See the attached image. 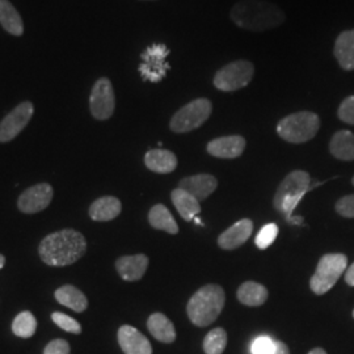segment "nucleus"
<instances>
[{
  "label": "nucleus",
  "instance_id": "1",
  "mask_svg": "<svg viewBox=\"0 0 354 354\" xmlns=\"http://www.w3.org/2000/svg\"><path fill=\"white\" fill-rule=\"evenodd\" d=\"M230 17L239 28L251 32L274 29L286 20L279 6L266 0H241L232 7Z\"/></svg>",
  "mask_w": 354,
  "mask_h": 354
},
{
  "label": "nucleus",
  "instance_id": "2",
  "mask_svg": "<svg viewBox=\"0 0 354 354\" xmlns=\"http://www.w3.org/2000/svg\"><path fill=\"white\" fill-rule=\"evenodd\" d=\"M87 250L84 236L75 230L53 232L41 241L38 252L45 264L50 266H71Z\"/></svg>",
  "mask_w": 354,
  "mask_h": 354
},
{
  "label": "nucleus",
  "instance_id": "3",
  "mask_svg": "<svg viewBox=\"0 0 354 354\" xmlns=\"http://www.w3.org/2000/svg\"><path fill=\"white\" fill-rule=\"evenodd\" d=\"M225 301V290L219 285H205L193 294L187 306L190 322L197 327L210 326L221 315Z\"/></svg>",
  "mask_w": 354,
  "mask_h": 354
},
{
  "label": "nucleus",
  "instance_id": "4",
  "mask_svg": "<svg viewBox=\"0 0 354 354\" xmlns=\"http://www.w3.org/2000/svg\"><path fill=\"white\" fill-rule=\"evenodd\" d=\"M311 177L306 171H292L282 180L274 194L273 205L279 213L285 214L291 225H304L302 216H292L304 194L310 190Z\"/></svg>",
  "mask_w": 354,
  "mask_h": 354
},
{
  "label": "nucleus",
  "instance_id": "5",
  "mask_svg": "<svg viewBox=\"0 0 354 354\" xmlns=\"http://www.w3.org/2000/svg\"><path fill=\"white\" fill-rule=\"evenodd\" d=\"M320 129V118L313 112H298L282 118L277 125L279 137L289 143L313 140Z\"/></svg>",
  "mask_w": 354,
  "mask_h": 354
},
{
  "label": "nucleus",
  "instance_id": "6",
  "mask_svg": "<svg viewBox=\"0 0 354 354\" xmlns=\"http://www.w3.org/2000/svg\"><path fill=\"white\" fill-rule=\"evenodd\" d=\"M348 266V257L342 253H328L324 254L311 277L310 286L317 295H323L330 290L339 279L344 274Z\"/></svg>",
  "mask_w": 354,
  "mask_h": 354
},
{
  "label": "nucleus",
  "instance_id": "7",
  "mask_svg": "<svg viewBox=\"0 0 354 354\" xmlns=\"http://www.w3.org/2000/svg\"><path fill=\"white\" fill-rule=\"evenodd\" d=\"M213 111L212 102L207 99H196L184 105L180 111L174 114L169 127L174 133H189L203 125Z\"/></svg>",
  "mask_w": 354,
  "mask_h": 354
},
{
  "label": "nucleus",
  "instance_id": "8",
  "mask_svg": "<svg viewBox=\"0 0 354 354\" xmlns=\"http://www.w3.org/2000/svg\"><path fill=\"white\" fill-rule=\"evenodd\" d=\"M254 76L252 62L241 59L226 64L216 71L214 76V87L222 92H235L247 87Z\"/></svg>",
  "mask_w": 354,
  "mask_h": 354
},
{
  "label": "nucleus",
  "instance_id": "9",
  "mask_svg": "<svg viewBox=\"0 0 354 354\" xmlns=\"http://www.w3.org/2000/svg\"><path fill=\"white\" fill-rule=\"evenodd\" d=\"M169 49L165 44H153L142 53V64L138 70L143 80L150 83H159L165 79L171 66L165 61L169 55Z\"/></svg>",
  "mask_w": 354,
  "mask_h": 354
},
{
  "label": "nucleus",
  "instance_id": "10",
  "mask_svg": "<svg viewBox=\"0 0 354 354\" xmlns=\"http://www.w3.org/2000/svg\"><path fill=\"white\" fill-rule=\"evenodd\" d=\"M115 108L114 89L108 77L99 79L91 92L89 109L96 120H108L112 117Z\"/></svg>",
  "mask_w": 354,
  "mask_h": 354
},
{
  "label": "nucleus",
  "instance_id": "11",
  "mask_svg": "<svg viewBox=\"0 0 354 354\" xmlns=\"http://www.w3.org/2000/svg\"><path fill=\"white\" fill-rule=\"evenodd\" d=\"M33 112V104L26 102H21L11 113L7 114L4 120L0 122V142L4 143L16 138L29 124Z\"/></svg>",
  "mask_w": 354,
  "mask_h": 354
},
{
  "label": "nucleus",
  "instance_id": "12",
  "mask_svg": "<svg viewBox=\"0 0 354 354\" xmlns=\"http://www.w3.org/2000/svg\"><path fill=\"white\" fill-rule=\"evenodd\" d=\"M53 188L50 184L42 183L35 187H30L19 197L17 206L20 212L26 214H36L38 212H42L50 205L53 200Z\"/></svg>",
  "mask_w": 354,
  "mask_h": 354
},
{
  "label": "nucleus",
  "instance_id": "13",
  "mask_svg": "<svg viewBox=\"0 0 354 354\" xmlns=\"http://www.w3.org/2000/svg\"><path fill=\"white\" fill-rule=\"evenodd\" d=\"M245 150V140L241 136L219 137L207 143V152L219 159L239 158Z\"/></svg>",
  "mask_w": 354,
  "mask_h": 354
},
{
  "label": "nucleus",
  "instance_id": "14",
  "mask_svg": "<svg viewBox=\"0 0 354 354\" xmlns=\"http://www.w3.org/2000/svg\"><path fill=\"white\" fill-rule=\"evenodd\" d=\"M118 344L125 354H152L150 342L131 326L118 329Z\"/></svg>",
  "mask_w": 354,
  "mask_h": 354
},
{
  "label": "nucleus",
  "instance_id": "15",
  "mask_svg": "<svg viewBox=\"0 0 354 354\" xmlns=\"http://www.w3.org/2000/svg\"><path fill=\"white\" fill-rule=\"evenodd\" d=\"M252 232V221L251 219H241L219 235L218 245L223 250H235L248 241L251 238Z\"/></svg>",
  "mask_w": 354,
  "mask_h": 354
},
{
  "label": "nucleus",
  "instance_id": "16",
  "mask_svg": "<svg viewBox=\"0 0 354 354\" xmlns=\"http://www.w3.org/2000/svg\"><path fill=\"white\" fill-rule=\"evenodd\" d=\"M216 187H218V180L213 175H207V174L184 177L178 184V188L187 190L198 201L206 200L210 194H213Z\"/></svg>",
  "mask_w": 354,
  "mask_h": 354
},
{
  "label": "nucleus",
  "instance_id": "17",
  "mask_svg": "<svg viewBox=\"0 0 354 354\" xmlns=\"http://www.w3.org/2000/svg\"><path fill=\"white\" fill-rule=\"evenodd\" d=\"M149 266V257L145 254L122 256L115 261V269L121 279L125 281H138L143 277Z\"/></svg>",
  "mask_w": 354,
  "mask_h": 354
},
{
  "label": "nucleus",
  "instance_id": "18",
  "mask_svg": "<svg viewBox=\"0 0 354 354\" xmlns=\"http://www.w3.org/2000/svg\"><path fill=\"white\" fill-rule=\"evenodd\" d=\"M333 54L342 70L353 71L354 29L353 30H344L339 35V37L336 38V42H335Z\"/></svg>",
  "mask_w": 354,
  "mask_h": 354
},
{
  "label": "nucleus",
  "instance_id": "19",
  "mask_svg": "<svg viewBox=\"0 0 354 354\" xmlns=\"http://www.w3.org/2000/svg\"><path fill=\"white\" fill-rule=\"evenodd\" d=\"M145 165L152 172L171 174L176 169V155L163 149H153L145 155Z\"/></svg>",
  "mask_w": 354,
  "mask_h": 354
},
{
  "label": "nucleus",
  "instance_id": "20",
  "mask_svg": "<svg viewBox=\"0 0 354 354\" xmlns=\"http://www.w3.org/2000/svg\"><path fill=\"white\" fill-rule=\"evenodd\" d=\"M122 210L121 201L112 196L102 197L89 206V216L96 222H108L117 218Z\"/></svg>",
  "mask_w": 354,
  "mask_h": 354
},
{
  "label": "nucleus",
  "instance_id": "21",
  "mask_svg": "<svg viewBox=\"0 0 354 354\" xmlns=\"http://www.w3.org/2000/svg\"><path fill=\"white\" fill-rule=\"evenodd\" d=\"M171 198H172V203L175 205L178 214L181 215V218L187 222L193 221L197 215L201 213L200 201L196 197H193L187 190L181 189V188L172 190Z\"/></svg>",
  "mask_w": 354,
  "mask_h": 354
},
{
  "label": "nucleus",
  "instance_id": "22",
  "mask_svg": "<svg viewBox=\"0 0 354 354\" xmlns=\"http://www.w3.org/2000/svg\"><path fill=\"white\" fill-rule=\"evenodd\" d=\"M330 153L344 162L354 160V134L349 130L337 131L329 143Z\"/></svg>",
  "mask_w": 354,
  "mask_h": 354
},
{
  "label": "nucleus",
  "instance_id": "23",
  "mask_svg": "<svg viewBox=\"0 0 354 354\" xmlns=\"http://www.w3.org/2000/svg\"><path fill=\"white\" fill-rule=\"evenodd\" d=\"M147 328L159 342L171 344L176 340V329L174 323L165 314L155 313L147 320Z\"/></svg>",
  "mask_w": 354,
  "mask_h": 354
},
{
  "label": "nucleus",
  "instance_id": "24",
  "mask_svg": "<svg viewBox=\"0 0 354 354\" xmlns=\"http://www.w3.org/2000/svg\"><path fill=\"white\" fill-rule=\"evenodd\" d=\"M55 299L75 313H83L88 307L86 295L73 285H64L55 291Z\"/></svg>",
  "mask_w": 354,
  "mask_h": 354
},
{
  "label": "nucleus",
  "instance_id": "25",
  "mask_svg": "<svg viewBox=\"0 0 354 354\" xmlns=\"http://www.w3.org/2000/svg\"><path fill=\"white\" fill-rule=\"evenodd\" d=\"M239 302L250 307H259L266 304L268 299V290L266 286L253 281L241 283L238 289Z\"/></svg>",
  "mask_w": 354,
  "mask_h": 354
},
{
  "label": "nucleus",
  "instance_id": "26",
  "mask_svg": "<svg viewBox=\"0 0 354 354\" xmlns=\"http://www.w3.org/2000/svg\"><path fill=\"white\" fill-rule=\"evenodd\" d=\"M0 24L13 36H21L24 32L21 16L8 0H0Z\"/></svg>",
  "mask_w": 354,
  "mask_h": 354
},
{
  "label": "nucleus",
  "instance_id": "27",
  "mask_svg": "<svg viewBox=\"0 0 354 354\" xmlns=\"http://www.w3.org/2000/svg\"><path fill=\"white\" fill-rule=\"evenodd\" d=\"M149 222H150L152 227L156 228V230H162V231H165L168 234L176 235L178 232V226H177L174 215L171 214V212L162 203L155 205L150 210Z\"/></svg>",
  "mask_w": 354,
  "mask_h": 354
},
{
  "label": "nucleus",
  "instance_id": "28",
  "mask_svg": "<svg viewBox=\"0 0 354 354\" xmlns=\"http://www.w3.org/2000/svg\"><path fill=\"white\" fill-rule=\"evenodd\" d=\"M36 328H37V320L29 311L20 313L13 320V333L19 337H23V339L32 337L36 332Z\"/></svg>",
  "mask_w": 354,
  "mask_h": 354
},
{
  "label": "nucleus",
  "instance_id": "29",
  "mask_svg": "<svg viewBox=\"0 0 354 354\" xmlns=\"http://www.w3.org/2000/svg\"><path fill=\"white\" fill-rule=\"evenodd\" d=\"M227 345V333L223 328L210 330L203 340V351L206 354H222Z\"/></svg>",
  "mask_w": 354,
  "mask_h": 354
},
{
  "label": "nucleus",
  "instance_id": "30",
  "mask_svg": "<svg viewBox=\"0 0 354 354\" xmlns=\"http://www.w3.org/2000/svg\"><path fill=\"white\" fill-rule=\"evenodd\" d=\"M279 235V227L274 223H269L260 230V232L256 236V245L260 250H266L270 247Z\"/></svg>",
  "mask_w": 354,
  "mask_h": 354
},
{
  "label": "nucleus",
  "instance_id": "31",
  "mask_svg": "<svg viewBox=\"0 0 354 354\" xmlns=\"http://www.w3.org/2000/svg\"><path fill=\"white\" fill-rule=\"evenodd\" d=\"M53 322L59 327V328L64 329L66 332H70V333H76L79 335L82 332V326L76 322L75 319L73 317H67L62 313H54L51 315Z\"/></svg>",
  "mask_w": 354,
  "mask_h": 354
},
{
  "label": "nucleus",
  "instance_id": "32",
  "mask_svg": "<svg viewBox=\"0 0 354 354\" xmlns=\"http://www.w3.org/2000/svg\"><path fill=\"white\" fill-rule=\"evenodd\" d=\"M252 354H273L276 351V342L268 336L257 337L252 344Z\"/></svg>",
  "mask_w": 354,
  "mask_h": 354
},
{
  "label": "nucleus",
  "instance_id": "33",
  "mask_svg": "<svg viewBox=\"0 0 354 354\" xmlns=\"http://www.w3.org/2000/svg\"><path fill=\"white\" fill-rule=\"evenodd\" d=\"M337 115L342 122L354 125V96L346 97L339 106Z\"/></svg>",
  "mask_w": 354,
  "mask_h": 354
},
{
  "label": "nucleus",
  "instance_id": "34",
  "mask_svg": "<svg viewBox=\"0 0 354 354\" xmlns=\"http://www.w3.org/2000/svg\"><path fill=\"white\" fill-rule=\"evenodd\" d=\"M336 212L345 218H354V194L340 198L336 203Z\"/></svg>",
  "mask_w": 354,
  "mask_h": 354
},
{
  "label": "nucleus",
  "instance_id": "35",
  "mask_svg": "<svg viewBox=\"0 0 354 354\" xmlns=\"http://www.w3.org/2000/svg\"><path fill=\"white\" fill-rule=\"evenodd\" d=\"M44 354H70V344L62 339L53 340L46 345Z\"/></svg>",
  "mask_w": 354,
  "mask_h": 354
},
{
  "label": "nucleus",
  "instance_id": "36",
  "mask_svg": "<svg viewBox=\"0 0 354 354\" xmlns=\"http://www.w3.org/2000/svg\"><path fill=\"white\" fill-rule=\"evenodd\" d=\"M345 282H346L348 285H351V286H354V263L346 269Z\"/></svg>",
  "mask_w": 354,
  "mask_h": 354
},
{
  "label": "nucleus",
  "instance_id": "37",
  "mask_svg": "<svg viewBox=\"0 0 354 354\" xmlns=\"http://www.w3.org/2000/svg\"><path fill=\"white\" fill-rule=\"evenodd\" d=\"M273 354H290V351L285 342H276V351Z\"/></svg>",
  "mask_w": 354,
  "mask_h": 354
},
{
  "label": "nucleus",
  "instance_id": "38",
  "mask_svg": "<svg viewBox=\"0 0 354 354\" xmlns=\"http://www.w3.org/2000/svg\"><path fill=\"white\" fill-rule=\"evenodd\" d=\"M308 354H327L324 352V349H322V348H315V349H313L311 352Z\"/></svg>",
  "mask_w": 354,
  "mask_h": 354
},
{
  "label": "nucleus",
  "instance_id": "39",
  "mask_svg": "<svg viewBox=\"0 0 354 354\" xmlns=\"http://www.w3.org/2000/svg\"><path fill=\"white\" fill-rule=\"evenodd\" d=\"M6 264V257L3 254H0V269Z\"/></svg>",
  "mask_w": 354,
  "mask_h": 354
},
{
  "label": "nucleus",
  "instance_id": "40",
  "mask_svg": "<svg viewBox=\"0 0 354 354\" xmlns=\"http://www.w3.org/2000/svg\"><path fill=\"white\" fill-rule=\"evenodd\" d=\"M352 184H353V185H354V177H353V178H352Z\"/></svg>",
  "mask_w": 354,
  "mask_h": 354
},
{
  "label": "nucleus",
  "instance_id": "41",
  "mask_svg": "<svg viewBox=\"0 0 354 354\" xmlns=\"http://www.w3.org/2000/svg\"><path fill=\"white\" fill-rule=\"evenodd\" d=\"M353 317H354V311H353Z\"/></svg>",
  "mask_w": 354,
  "mask_h": 354
}]
</instances>
